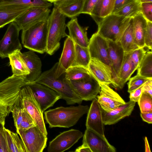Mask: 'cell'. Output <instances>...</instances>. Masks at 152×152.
<instances>
[{
    "mask_svg": "<svg viewBox=\"0 0 152 152\" xmlns=\"http://www.w3.org/2000/svg\"><path fill=\"white\" fill-rule=\"evenodd\" d=\"M66 71L58 62L50 69L42 73L34 82L45 85L55 91L67 104H80L83 100L65 79Z\"/></svg>",
    "mask_w": 152,
    "mask_h": 152,
    "instance_id": "1",
    "label": "cell"
},
{
    "mask_svg": "<svg viewBox=\"0 0 152 152\" xmlns=\"http://www.w3.org/2000/svg\"><path fill=\"white\" fill-rule=\"evenodd\" d=\"M25 76L12 75L0 83V122L5 123L6 117L18 104L20 90L28 84Z\"/></svg>",
    "mask_w": 152,
    "mask_h": 152,
    "instance_id": "2",
    "label": "cell"
},
{
    "mask_svg": "<svg viewBox=\"0 0 152 152\" xmlns=\"http://www.w3.org/2000/svg\"><path fill=\"white\" fill-rule=\"evenodd\" d=\"M89 109L88 105H81L60 107L45 111V118L50 128H69L75 125Z\"/></svg>",
    "mask_w": 152,
    "mask_h": 152,
    "instance_id": "3",
    "label": "cell"
},
{
    "mask_svg": "<svg viewBox=\"0 0 152 152\" xmlns=\"http://www.w3.org/2000/svg\"><path fill=\"white\" fill-rule=\"evenodd\" d=\"M66 17L56 7L53 8L47 19L48 37L46 50L53 55L59 48L61 38L69 36L66 32Z\"/></svg>",
    "mask_w": 152,
    "mask_h": 152,
    "instance_id": "4",
    "label": "cell"
},
{
    "mask_svg": "<svg viewBox=\"0 0 152 152\" xmlns=\"http://www.w3.org/2000/svg\"><path fill=\"white\" fill-rule=\"evenodd\" d=\"M47 20L22 31L21 39L24 47L40 54L46 52L48 37Z\"/></svg>",
    "mask_w": 152,
    "mask_h": 152,
    "instance_id": "5",
    "label": "cell"
},
{
    "mask_svg": "<svg viewBox=\"0 0 152 152\" xmlns=\"http://www.w3.org/2000/svg\"><path fill=\"white\" fill-rule=\"evenodd\" d=\"M131 18L111 14L99 20L97 32L108 40L119 42Z\"/></svg>",
    "mask_w": 152,
    "mask_h": 152,
    "instance_id": "6",
    "label": "cell"
},
{
    "mask_svg": "<svg viewBox=\"0 0 152 152\" xmlns=\"http://www.w3.org/2000/svg\"><path fill=\"white\" fill-rule=\"evenodd\" d=\"M19 104L25 109L33 118L36 126L47 136L43 113L36 100L30 87L27 85L23 86L20 90Z\"/></svg>",
    "mask_w": 152,
    "mask_h": 152,
    "instance_id": "7",
    "label": "cell"
},
{
    "mask_svg": "<svg viewBox=\"0 0 152 152\" xmlns=\"http://www.w3.org/2000/svg\"><path fill=\"white\" fill-rule=\"evenodd\" d=\"M16 132L20 137L27 152H42L46 148L47 136L35 126L25 130H18Z\"/></svg>",
    "mask_w": 152,
    "mask_h": 152,
    "instance_id": "8",
    "label": "cell"
},
{
    "mask_svg": "<svg viewBox=\"0 0 152 152\" xmlns=\"http://www.w3.org/2000/svg\"><path fill=\"white\" fill-rule=\"evenodd\" d=\"M27 85L30 87L43 113L61 99L57 92L45 85L35 82L29 83Z\"/></svg>",
    "mask_w": 152,
    "mask_h": 152,
    "instance_id": "9",
    "label": "cell"
},
{
    "mask_svg": "<svg viewBox=\"0 0 152 152\" xmlns=\"http://www.w3.org/2000/svg\"><path fill=\"white\" fill-rule=\"evenodd\" d=\"M51 10L49 8L33 7L17 18L14 22L20 30H25L40 22L47 20Z\"/></svg>",
    "mask_w": 152,
    "mask_h": 152,
    "instance_id": "10",
    "label": "cell"
},
{
    "mask_svg": "<svg viewBox=\"0 0 152 152\" xmlns=\"http://www.w3.org/2000/svg\"><path fill=\"white\" fill-rule=\"evenodd\" d=\"M3 38L0 41V57L4 58L17 50H21V45L19 38L20 31L14 22L9 23Z\"/></svg>",
    "mask_w": 152,
    "mask_h": 152,
    "instance_id": "11",
    "label": "cell"
},
{
    "mask_svg": "<svg viewBox=\"0 0 152 152\" xmlns=\"http://www.w3.org/2000/svg\"><path fill=\"white\" fill-rule=\"evenodd\" d=\"M79 130L71 129L64 131L57 136L49 142L48 152H62L72 147L83 137Z\"/></svg>",
    "mask_w": 152,
    "mask_h": 152,
    "instance_id": "12",
    "label": "cell"
},
{
    "mask_svg": "<svg viewBox=\"0 0 152 152\" xmlns=\"http://www.w3.org/2000/svg\"><path fill=\"white\" fill-rule=\"evenodd\" d=\"M68 81L75 93L83 101L93 100L99 92L100 86L93 77L86 80Z\"/></svg>",
    "mask_w": 152,
    "mask_h": 152,
    "instance_id": "13",
    "label": "cell"
},
{
    "mask_svg": "<svg viewBox=\"0 0 152 152\" xmlns=\"http://www.w3.org/2000/svg\"><path fill=\"white\" fill-rule=\"evenodd\" d=\"M91 58L97 59L111 66L108 56V40L97 32L94 34L89 40L88 46Z\"/></svg>",
    "mask_w": 152,
    "mask_h": 152,
    "instance_id": "14",
    "label": "cell"
},
{
    "mask_svg": "<svg viewBox=\"0 0 152 152\" xmlns=\"http://www.w3.org/2000/svg\"><path fill=\"white\" fill-rule=\"evenodd\" d=\"M108 40V56L111 63V68L113 81L112 85L115 88L118 89L119 72L125 52L119 42Z\"/></svg>",
    "mask_w": 152,
    "mask_h": 152,
    "instance_id": "15",
    "label": "cell"
},
{
    "mask_svg": "<svg viewBox=\"0 0 152 152\" xmlns=\"http://www.w3.org/2000/svg\"><path fill=\"white\" fill-rule=\"evenodd\" d=\"M83 145L88 147L92 152H115V148L105 136L86 128L83 136Z\"/></svg>",
    "mask_w": 152,
    "mask_h": 152,
    "instance_id": "16",
    "label": "cell"
},
{
    "mask_svg": "<svg viewBox=\"0 0 152 152\" xmlns=\"http://www.w3.org/2000/svg\"><path fill=\"white\" fill-rule=\"evenodd\" d=\"M99 84L100 87L99 94L96 97L102 109L109 112L125 103L124 100L109 85Z\"/></svg>",
    "mask_w": 152,
    "mask_h": 152,
    "instance_id": "17",
    "label": "cell"
},
{
    "mask_svg": "<svg viewBox=\"0 0 152 152\" xmlns=\"http://www.w3.org/2000/svg\"><path fill=\"white\" fill-rule=\"evenodd\" d=\"M87 69L99 83L113 84L111 69L109 66L97 59L91 58Z\"/></svg>",
    "mask_w": 152,
    "mask_h": 152,
    "instance_id": "18",
    "label": "cell"
},
{
    "mask_svg": "<svg viewBox=\"0 0 152 152\" xmlns=\"http://www.w3.org/2000/svg\"><path fill=\"white\" fill-rule=\"evenodd\" d=\"M87 113L86 128L104 136L102 109L96 98L93 100Z\"/></svg>",
    "mask_w": 152,
    "mask_h": 152,
    "instance_id": "19",
    "label": "cell"
},
{
    "mask_svg": "<svg viewBox=\"0 0 152 152\" xmlns=\"http://www.w3.org/2000/svg\"><path fill=\"white\" fill-rule=\"evenodd\" d=\"M135 103L136 102L130 100L108 112L102 109L104 125L115 124L125 117L130 115L133 110Z\"/></svg>",
    "mask_w": 152,
    "mask_h": 152,
    "instance_id": "20",
    "label": "cell"
},
{
    "mask_svg": "<svg viewBox=\"0 0 152 152\" xmlns=\"http://www.w3.org/2000/svg\"><path fill=\"white\" fill-rule=\"evenodd\" d=\"M34 52L30 50L22 53L23 58L30 71L29 74L26 76L25 79L28 84L35 82L41 74L42 62L39 58Z\"/></svg>",
    "mask_w": 152,
    "mask_h": 152,
    "instance_id": "21",
    "label": "cell"
},
{
    "mask_svg": "<svg viewBox=\"0 0 152 152\" xmlns=\"http://www.w3.org/2000/svg\"><path fill=\"white\" fill-rule=\"evenodd\" d=\"M69 31V36L74 42L83 47L88 48L89 40L87 37L88 27H82L79 24L77 18H71L66 24Z\"/></svg>",
    "mask_w": 152,
    "mask_h": 152,
    "instance_id": "22",
    "label": "cell"
},
{
    "mask_svg": "<svg viewBox=\"0 0 152 152\" xmlns=\"http://www.w3.org/2000/svg\"><path fill=\"white\" fill-rule=\"evenodd\" d=\"M28 7L21 5L7 4L0 5V28L14 21L25 12Z\"/></svg>",
    "mask_w": 152,
    "mask_h": 152,
    "instance_id": "23",
    "label": "cell"
},
{
    "mask_svg": "<svg viewBox=\"0 0 152 152\" xmlns=\"http://www.w3.org/2000/svg\"><path fill=\"white\" fill-rule=\"evenodd\" d=\"M11 112L16 130L27 129L36 126L31 116L19 104L13 108Z\"/></svg>",
    "mask_w": 152,
    "mask_h": 152,
    "instance_id": "24",
    "label": "cell"
},
{
    "mask_svg": "<svg viewBox=\"0 0 152 152\" xmlns=\"http://www.w3.org/2000/svg\"><path fill=\"white\" fill-rule=\"evenodd\" d=\"M75 57V44L69 36L64 42L62 52L58 62L59 65L66 71L72 66Z\"/></svg>",
    "mask_w": 152,
    "mask_h": 152,
    "instance_id": "25",
    "label": "cell"
},
{
    "mask_svg": "<svg viewBox=\"0 0 152 152\" xmlns=\"http://www.w3.org/2000/svg\"><path fill=\"white\" fill-rule=\"evenodd\" d=\"M134 42L139 48H145L144 38L147 20L140 13L132 18Z\"/></svg>",
    "mask_w": 152,
    "mask_h": 152,
    "instance_id": "26",
    "label": "cell"
},
{
    "mask_svg": "<svg viewBox=\"0 0 152 152\" xmlns=\"http://www.w3.org/2000/svg\"><path fill=\"white\" fill-rule=\"evenodd\" d=\"M13 75H27L30 73L20 50H17L10 54L8 57Z\"/></svg>",
    "mask_w": 152,
    "mask_h": 152,
    "instance_id": "27",
    "label": "cell"
},
{
    "mask_svg": "<svg viewBox=\"0 0 152 152\" xmlns=\"http://www.w3.org/2000/svg\"><path fill=\"white\" fill-rule=\"evenodd\" d=\"M119 42L125 53H129L139 48L134 42L132 18L123 33Z\"/></svg>",
    "mask_w": 152,
    "mask_h": 152,
    "instance_id": "28",
    "label": "cell"
},
{
    "mask_svg": "<svg viewBox=\"0 0 152 152\" xmlns=\"http://www.w3.org/2000/svg\"><path fill=\"white\" fill-rule=\"evenodd\" d=\"M137 68L129 58V54H124L119 77L118 89H122Z\"/></svg>",
    "mask_w": 152,
    "mask_h": 152,
    "instance_id": "29",
    "label": "cell"
},
{
    "mask_svg": "<svg viewBox=\"0 0 152 152\" xmlns=\"http://www.w3.org/2000/svg\"><path fill=\"white\" fill-rule=\"evenodd\" d=\"M5 132L9 152H27L24 144L18 133L6 128Z\"/></svg>",
    "mask_w": 152,
    "mask_h": 152,
    "instance_id": "30",
    "label": "cell"
},
{
    "mask_svg": "<svg viewBox=\"0 0 152 152\" xmlns=\"http://www.w3.org/2000/svg\"><path fill=\"white\" fill-rule=\"evenodd\" d=\"M92 77L87 69L80 66H72L65 72V78L68 80H86Z\"/></svg>",
    "mask_w": 152,
    "mask_h": 152,
    "instance_id": "31",
    "label": "cell"
},
{
    "mask_svg": "<svg viewBox=\"0 0 152 152\" xmlns=\"http://www.w3.org/2000/svg\"><path fill=\"white\" fill-rule=\"evenodd\" d=\"M137 74L152 79V52L148 50L137 69Z\"/></svg>",
    "mask_w": 152,
    "mask_h": 152,
    "instance_id": "32",
    "label": "cell"
},
{
    "mask_svg": "<svg viewBox=\"0 0 152 152\" xmlns=\"http://www.w3.org/2000/svg\"><path fill=\"white\" fill-rule=\"evenodd\" d=\"M75 44L76 57L72 66H80L87 69L91 59L88 48Z\"/></svg>",
    "mask_w": 152,
    "mask_h": 152,
    "instance_id": "33",
    "label": "cell"
},
{
    "mask_svg": "<svg viewBox=\"0 0 152 152\" xmlns=\"http://www.w3.org/2000/svg\"><path fill=\"white\" fill-rule=\"evenodd\" d=\"M14 4L24 5L29 7H40L50 8L52 4L44 0H0V5Z\"/></svg>",
    "mask_w": 152,
    "mask_h": 152,
    "instance_id": "34",
    "label": "cell"
},
{
    "mask_svg": "<svg viewBox=\"0 0 152 152\" xmlns=\"http://www.w3.org/2000/svg\"><path fill=\"white\" fill-rule=\"evenodd\" d=\"M140 4L138 1L135 0L113 13L125 17L133 18L141 13Z\"/></svg>",
    "mask_w": 152,
    "mask_h": 152,
    "instance_id": "35",
    "label": "cell"
},
{
    "mask_svg": "<svg viewBox=\"0 0 152 152\" xmlns=\"http://www.w3.org/2000/svg\"><path fill=\"white\" fill-rule=\"evenodd\" d=\"M84 1V0H79L68 5L57 8L66 17L72 18L81 14Z\"/></svg>",
    "mask_w": 152,
    "mask_h": 152,
    "instance_id": "36",
    "label": "cell"
},
{
    "mask_svg": "<svg viewBox=\"0 0 152 152\" xmlns=\"http://www.w3.org/2000/svg\"><path fill=\"white\" fill-rule=\"evenodd\" d=\"M138 103L141 113L152 112V97L142 92Z\"/></svg>",
    "mask_w": 152,
    "mask_h": 152,
    "instance_id": "37",
    "label": "cell"
},
{
    "mask_svg": "<svg viewBox=\"0 0 152 152\" xmlns=\"http://www.w3.org/2000/svg\"><path fill=\"white\" fill-rule=\"evenodd\" d=\"M151 80L143 77L137 74L130 78L127 83L128 92L130 93L145 84L149 80Z\"/></svg>",
    "mask_w": 152,
    "mask_h": 152,
    "instance_id": "38",
    "label": "cell"
},
{
    "mask_svg": "<svg viewBox=\"0 0 152 152\" xmlns=\"http://www.w3.org/2000/svg\"><path fill=\"white\" fill-rule=\"evenodd\" d=\"M115 0H103L100 9L99 18L112 14Z\"/></svg>",
    "mask_w": 152,
    "mask_h": 152,
    "instance_id": "39",
    "label": "cell"
},
{
    "mask_svg": "<svg viewBox=\"0 0 152 152\" xmlns=\"http://www.w3.org/2000/svg\"><path fill=\"white\" fill-rule=\"evenodd\" d=\"M144 48H139L128 53L130 59L137 68L148 50Z\"/></svg>",
    "mask_w": 152,
    "mask_h": 152,
    "instance_id": "40",
    "label": "cell"
},
{
    "mask_svg": "<svg viewBox=\"0 0 152 152\" xmlns=\"http://www.w3.org/2000/svg\"><path fill=\"white\" fill-rule=\"evenodd\" d=\"M5 123L0 122V152H9L4 127Z\"/></svg>",
    "mask_w": 152,
    "mask_h": 152,
    "instance_id": "41",
    "label": "cell"
},
{
    "mask_svg": "<svg viewBox=\"0 0 152 152\" xmlns=\"http://www.w3.org/2000/svg\"><path fill=\"white\" fill-rule=\"evenodd\" d=\"M145 48L152 49V22L148 21L144 38Z\"/></svg>",
    "mask_w": 152,
    "mask_h": 152,
    "instance_id": "42",
    "label": "cell"
},
{
    "mask_svg": "<svg viewBox=\"0 0 152 152\" xmlns=\"http://www.w3.org/2000/svg\"><path fill=\"white\" fill-rule=\"evenodd\" d=\"M141 13L148 21L152 22V2L141 3Z\"/></svg>",
    "mask_w": 152,
    "mask_h": 152,
    "instance_id": "43",
    "label": "cell"
},
{
    "mask_svg": "<svg viewBox=\"0 0 152 152\" xmlns=\"http://www.w3.org/2000/svg\"><path fill=\"white\" fill-rule=\"evenodd\" d=\"M98 0H84L83 6L81 13L91 15Z\"/></svg>",
    "mask_w": 152,
    "mask_h": 152,
    "instance_id": "44",
    "label": "cell"
},
{
    "mask_svg": "<svg viewBox=\"0 0 152 152\" xmlns=\"http://www.w3.org/2000/svg\"><path fill=\"white\" fill-rule=\"evenodd\" d=\"M144 84L129 93L130 100L136 102H138L142 92L143 87Z\"/></svg>",
    "mask_w": 152,
    "mask_h": 152,
    "instance_id": "45",
    "label": "cell"
},
{
    "mask_svg": "<svg viewBox=\"0 0 152 152\" xmlns=\"http://www.w3.org/2000/svg\"><path fill=\"white\" fill-rule=\"evenodd\" d=\"M135 0H115L114 8L112 12L113 13L115 12Z\"/></svg>",
    "mask_w": 152,
    "mask_h": 152,
    "instance_id": "46",
    "label": "cell"
},
{
    "mask_svg": "<svg viewBox=\"0 0 152 152\" xmlns=\"http://www.w3.org/2000/svg\"><path fill=\"white\" fill-rule=\"evenodd\" d=\"M102 1L103 0H98L90 15L96 23L97 21V18H99L100 10Z\"/></svg>",
    "mask_w": 152,
    "mask_h": 152,
    "instance_id": "47",
    "label": "cell"
},
{
    "mask_svg": "<svg viewBox=\"0 0 152 152\" xmlns=\"http://www.w3.org/2000/svg\"><path fill=\"white\" fill-rule=\"evenodd\" d=\"M79 0H58L53 3L54 7H59L68 5Z\"/></svg>",
    "mask_w": 152,
    "mask_h": 152,
    "instance_id": "48",
    "label": "cell"
},
{
    "mask_svg": "<svg viewBox=\"0 0 152 152\" xmlns=\"http://www.w3.org/2000/svg\"><path fill=\"white\" fill-rule=\"evenodd\" d=\"M142 92L148 94L152 97V79L149 80L144 84Z\"/></svg>",
    "mask_w": 152,
    "mask_h": 152,
    "instance_id": "49",
    "label": "cell"
},
{
    "mask_svg": "<svg viewBox=\"0 0 152 152\" xmlns=\"http://www.w3.org/2000/svg\"><path fill=\"white\" fill-rule=\"evenodd\" d=\"M140 116L144 121L150 124L152 123V112L141 113Z\"/></svg>",
    "mask_w": 152,
    "mask_h": 152,
    "instance_id": "50",
    "label": "cell"
},
{
    "mask_svg": "<svg viewBox=\"0 0 152 152\" xmlns=\"http://www.w3.org/2000/svg\"><path fill=\"white\" fill-rule=\"evenodd\" d=\"M76 152H92L90 148L88 146L82 145L75 150Z\"/></svg>",
    "mask_w": 152,
    "mask_h": 152,
    "instance_id": "51",
    "label": "cell"
},
{
    "mask_svg": "<svg viewBox=\"0 0 152 152\" xmlns=\"http://www.w3.org/2000/svg\"><path fill=\"white\" fill-rule=\"evenodd\" d=\"M144 141L145 146V152H151L150 148L148 143L147 138L145 137L144 139Z\"/></svg>",
    "mask_w": 152,
    "mask_h": 152,
    "instance_id": "52",
    "label": "cell"
},
{
    "mask_svg": "<svg viewBox=\"0 0 152 152\" xmlns=\"http://www.w3.org/2000/svg\"><path fill=\"white\" fill-rule=\"evenodd\" d=\"M140 3L152 2V0H137Z\"/></svg>",
    "mask_w": 152,
    "mask_h": 152,
    "instance_id": "53",
    "label": "cell"
},
{
    "mask_svg": "<svg viewBox=\"0 0 152 152\" xmlns=\"http://www.w3.org/2000/svg\"><path fill=\"white\" fill-rule=\"evenodd\" d=\"M51 3H54L58 0H44Z\"/></svg>",
    "mask_w": 152,
    "mask_h": 152,
    "instance_id": "54",
    "label": "cell"
}]
</instances>
